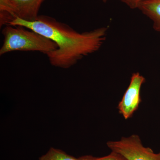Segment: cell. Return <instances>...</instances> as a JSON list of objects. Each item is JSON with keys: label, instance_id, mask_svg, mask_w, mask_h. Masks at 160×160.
Listing matches in <instances>:
<instances>
[{"label": "cell", "instance_id": "9c48e42d", "mask_svg": "<svg viewBox=\"0 0 160 160\" xmlns=\"http://www.w3.org/2000/svg\"><path fill=\"white\" fill-rule=\"evenodd\" d=\"M132 9L138 8L140 3L144 0H119Z\"/></svg>", "mask_w": 160, "mask_h": 160}, {"label": "cell", "instance_id": "5b68a950", "mask_svg": "<svg viewBox=\"0 0 160 160\" xmlns=\"http://www.w3.org/2000/svg\"><path fill=\"white\" fill-rule=\"evenodd\" d=\"M145 78L139 72L133 73L130 84L118 106L119 112L126 120L131 118L142 102L141 89Z\"/></svg>", "mask_w": 160, "mask_h": 160}, {"label": "cell", "instance_id": "277c9868", "mask_svg": "<svg viewBox=\"0 0 160 160\" xmlns=\"http://www.w3.org/2000/svg\"><path fill=\"white\" fill-rule=\"evenodd\" d=\"M107 146L112 152L121 154L127 160H160V152L155 153L149 147H145L138 135L109 141Z\"/></svg>", "mask_w": 160, "mask_h": 160}, {"label": "cell", "instance_id": "8fae6325", "mask_svg": "<svg viewBox=\"0 0 160 160\" xmlns=\"http://www.w3.org/2000/svg\"><path fill=\"white\" fill-rule=\"evenodd\" d=\"M144 1H145V0H144Z\"/></svg>", "mask_w": 160, "mask_h": 160}, {"label": "cell", "instance_id": "6da1fadb", "mask_svg": "<svg viewBox=\"0 0 160 160\" xmlns=\"http://www.w3.org/2000/svg\"><path fill=\"white\" fill-rule=\"evenodd\" d=\"M24 26L50 39L58 49L47 55L52 66L68 69L78 61L98 51L107 36V28L79 32L54 18L39 15L33 22L17 18L9 25Z\"/></svg>", "mask_w": 160, "mask_h": 160}, {"label": "cell", "instance_id": "8992f818", "mask_svg": "<svg viewBox=\"0 0 160 160\" xmlns=\"http://www.w3.org/2000/svg\"><path fill=\"white\" fill-rule=\"evenodd\" d=\"M138 8L152 20L155 30L160 32V0H145Z\"/></svg>", "mask_w": 160, "mask_h": 160}, {"label": "cell", "instance_id": "30bf717a", "mask_svg": "<svg viewBox=\"0 0 160 160\" xmlns=\"http://www.w3.org/2000/svg\"><path fill=\"white\" fill-rule=\"evenodd\" d=\"M102 1H103V2H106V1H107V0H102Z\"/></svg>", "mask_w": 160, "mask_h": 160}, {"label": "cell", "instance_id": "7a4b0ae2", "mask_svg": "<svg viewBox=\"0 0 160 160\" xmlns=\"http://www.w3.org/2000/svg\"><path fill=\"white\" fill-rule=\"evenodd\" d=\"M24 26L6 25L2 30L4 37L0 55L19 51H37L47 55L57 49L56 43L50 39Z\"/></svg>", "mask_w": 160, "mask_h": 160}, {"label": "cell", "instance_id": "ba28073f", "mask_svg": "<svg viewBox=\"0 0 160 160\" xmlns=\"http://www.w3.org/2000/svg\"><path fill=\"white\" fill-rule=\"evenodd\" d=\"M88 160H127L121 154L114 152H112L111 153L101 158H96L88 156Z\"/></svg>", "mask_w": 160, "mask_h": 160}, {"label": "cell", "instance_id": "52a82bcc", "mask_svg": "<svg viewBox=\"0 0 160 160\" xmlns=\"http://www.w3.org/2000/svg\"><path fill=\"white\" fill-rule=\"evenodd\" d=\"M88 156L75 158L59 149L51 148L39 160H88Z\"/></svg>", "mask_w": 160, "mask_h": 160}, {"label": "cell", "instance_id": "3957f363", "mask_svg": "<svg viewBox=\"0 0 160 160\" xmlns=\"http://www.w3.org/2000/svg\"><path fill=\"white\" fill-rule=\"evenodd\" d=\"M45 0H0V26L8 25L17 18L33 22L38 16Z\"/></svg>", "mask_w": 160, "mask_h": 160}]
</instances>
